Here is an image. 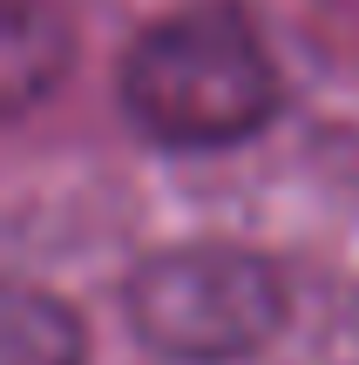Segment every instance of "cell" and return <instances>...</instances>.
<instances>
[{
    "label": "cell",
    "instance_id": "1",
    "mask_svg": "<svg viewBox=\"0 0 359 365\" xmlns=\"http://www.w3.org/2000/svg\"><path fill=\"white\" fill-rule=\"evenodd\" d=\"M278 61L251 14L203 0L156 21L122 61V108L163 149H231L278 115Z\"/></svg>",
    "mask_w": 359,
    "mask_h": 365
},
{
    "label": "cell",
    "instance_id": "3",
    "mask_svg": "<svg viewBox=\"0 0 359 365\" xmlns=\"http://www.w3.org/2000/svg\"><path fill=\"white\" fill-rule=\"evenodd\" d=\"M68 34L61 0H0V122L41 108L68 75Z\"/></svg>",
    "mask_w": 359,
    "mask_h": 365
},
{
    "label": "cell",
    "instance_id": "4",
    "mask_svg": "<svg viewBox=\"0 0 359 365\" xmlns=\"http://www.w3.org/2000/svg\"><path fill=\"white\" fill-rule=\"evenodd\" d=\"M0 365H89V331L61 298L0 284Z\"/></svg>",
    "mask_w": 359,
    "mask_h": 365
},
{
    "label": "cell",
    "instance_id": "2",
    "mask_svg": "<svg viewBox=\"0 0 359 365\" xmlns=\"http://www.w3.org/2000/svg\"><path fill=\"white\" fill-rule=\"evenodd\" d=\"M129 325L149 352L176 365H231L278 339L285 277L238 244H176L136 264Z\"/></svg>",
    "mask_w": 359,
    "mask_h": 365
}]
</instances>
